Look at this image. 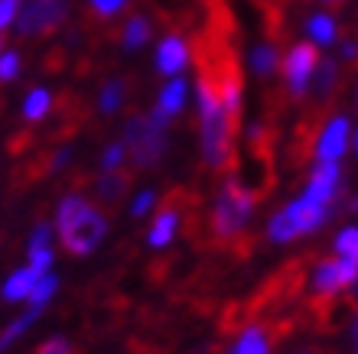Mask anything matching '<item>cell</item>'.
<instances>
[{
    "label": "cell",
    "instance_id": "cell-1",
    "mask_svg": "<svg viewBox=\"0 0 358 354\" xmlns=\"http://www.w3.org/2000/svg\"><path fill=\"white\" fill-rule=\"evenodd\" d=\"M189 56L196 62L199 153L212 172H225L235 163L245 78L235 52V17H228L222 0L208 13V27L196 33Z\"/></svg>",
    "mask_w": 358,
    "mask_h": 354
},
{
    "label": "cell",
    "instance_id": "cell-2",
    "mask_svg": "<svg viewBox=\"0 0 358 354\" xmlns=\"http://www.w3.org/2000/svg\"><path fill=\"white\" fill-rule=\"evenodd\" d=\"M52 228H56L59 247L72 257H92L104 241H108V214L101 205L88 198L85 192H66L59 198L56 212H52Z\"/></svg>",
    "mask_w": 358,
    "mask_h": 354
},
{
    "label": "cell",
    "instance_id": "cell-3",
    "mask_svg": "<svg viewBox=\"0 0 358 354\" xmlns=\"http://www.w3.org/2000/svg\"><path fill=\"white\" fill-rule=\"evenodd\" d=\"M257 208V192L251 186H245L241 179H225L222 189L212 198L208 208V228L215 234V241H238L241 234L251 228Z\"/></svg>",
    "mask_w": 358,
    "mask_h": 354
},
{
    "label": "cell",
    "instance_id": "cell-4",
    "mask_svg": "<svg viewBox=\"0 0 358 354\" xmlns=\"http://www.w3.org/2000/svg\"><path fill=\"white\" fill-rule=\"evenodd\" d=\"M332 212H336V208L316 205V202H310V198L296 196L267 218L264 234H267V241H271L273 247H290V244L303 241V237L320 234L322 228L329 224Z\"/></svg>",
    "mask_w": 358,
    "mask_h": 354
},
{
    "label": "cell",
    "instance_id": "cell-5",
    "mask_svg": "<svg viewBox=\"0 0 358 354\" xmlns=\"http://www.w3.org/2000/svg\"><path fill=\"white\" fill-rule=\"evenodd\" d=\"M124 147H127V159L137 169H153L160 166L166 149H170V127L160 124L153 114H134L124 124Z\"/></svg>",
    "mask_w": 358,
    "mask_h": 354
},
{
    "label": "cell",
    "instance_id": "cell-6",
    "mask_svg": "<svg viewBox=\"0 0 358 354\" xmlns=\"http://www.w3.org/2000/svg\"><path fill=\"white\" fill-rule=\"evenodd\" d=\"M358 289V263L345 257H322L310 270V293L320 299H339Z\"/></svg>",
    "mask_w": 358,
    "mask_h": 354
},
{
    "label": "cell",
    "instance_id": "cell-7",
    "mask_svg": "<svg viewBox=\"0 0 358 354\" xmlns=\"http://www.w3.org/2000/svg\"><path fill=\"white\" fill-rule=\"evenodd\" d=\"M320 46L316 43H296V46L287 52L283 59V82H287V91L293 98H303L310 91V82H313V72L320 66Z\"/></svg>",
    "mask_w": 358,
    "mask_h": 354
},
{
    "label": "cell",
    "instance_id": "cell-8",
    "mask_svg": "<svg viewBox=\"0 0 358 354\" xmlns=\"http://www.w3.org/2000/svg\"><path fill=\"white\" fill-rule=\"evenodd\" d=\"M342 189H345V172H342V163H313L310 179L303 182V198H310L316 205H329L336 208V202L342 198Z\"/></svg>",
    "mask_w": 358,
    "mask_h": 354
},
{
    "label": "cell",
    "instance_id": "cell-9",
    "mask_svg": "<svg viewBox=\"0 0 358 354\" xmlns=\"http://www.w3.org/2000/svg\"><path fill=\"white\" fill-rule=\"evenodd\" d=\"M352 147V121L345 114H332L329 121L320 127L313 140V159L316 163H342V156Z\"/></svg>",
    "mask_w": 358,
    "mask_h": 354
},
{
    "label": "cell",
    "instance_id": "cell-10",
    "mask_svg": "<svg viewBox=\"0 0 358 354\" xmlns=\"http://www.w3.org/2000/svg\"><path fill=\"white\" fill-rule=\"evenodd\" d=\"M69 13V0H33L17 20V33L20 36H43L66 20Z\"/></svg>",
    "mask_w": 358,
    "mask_h": 354
},
{
    "label": "cell",
    "instance_id": "cell-11",
    "mask_svg": "<svg viewBox=\"0 0 358 354\" xmlns=\"http://www.w3.org/2000/svg\"><path fill=\"white\" fill-rule=\"evenodd\" d=\"M56 247H59V241H56L52 221H36L27 237V263H33L43 273L56 270Z\"/></svg>",
    "mask_w": 358,
    "mask_h": 354
},
{
    "label": "cell",
    "instance_id": "cell-12",
    "mask_svg": "<svg viewBox=\"0 0 358 354\" xmlns=\"http://www.w3.org/2000/svg\"><path fill=\"white\" fill-rule=\"evenodd\" d=\"M186 98H189V82L182 78V75H173L170 82L160 88V94H157V104L150 108V114L160 124H166V127H170L179 114H182V108H186Z\"/></svg>",
    "mask_w": 358,
    "mask_h": 354
},
{
    "label": "cell",
    "instance_id": "cell-13",
    "mask_svg": "<svg viewBox=\"0 0 358 354\" xmlns=\"http://www.w3.org/2000/svg\"><path fill=\"white\" fill-rule=\"evenodd\" d=\"M43 280V270H36L33 263H20L17 270L7 273V280L0 283V299L3 302H10V306H27L29 293L36 289V283Z\"/></svg>",
    "mask_w": 358,
    "mask_h": 354
},
{
    "label": "cell",
    "instance_id": "cell-14",
    "mask_svg": "<svg viewBox=\"0 0 358 354\" xmlns=\"http://www.w3.org/2000/svg\"><path fill=\"white\" fill-rule=\"evenodd\" d=\"M179 228H182L179 208L166 205V208H160V212H153V224H150V231H147V247H150V251H166V247L176 241Z\"/></svg>",
    "mask_w": 358,
    "mask_h": 354
},
{
    "label": "cell",
    "instance_id": "cell-15",
    "mask_svg": "<svg viewBox=\"0 0 358 354\" xmlns=\"http://www.w3.org/2000/svg\"><path fill=\"white\" fill-rule=\"evenodd\" d=\"M225 354H273V338L261 322H251L231 338Z\"/></svg>",
    "mask_w": 358,
    "mask_h": 354
},
{
    "label": "cell",
    "instance_id": "cell-16",
    "mask_svg": "<svg viewBox=\"0 0 358 354\" xmlns=\"http://www.w3.org/2000/svg\"><path fill=\"white\" fill-rule=\"evenodd\" d=\"M43 316H46L43 309H33V306H23V309H20V316L10 318L7 325H3V332H0V354H10V351H13V348H17L20 341L29 335V328L36 325Z\"/></svg>",
    "mask_w": 358,
    "mask_h": 354
},
{
    "label": "cell",
    "instance_id": "cell-17",
    "mask_svg": "<svg viewBox=\"0 0 358 354\" xmlns=\"http://www.w3.org/2000/svg\"><path fill=\"white\" fill-rule=\"evenodd\" d=\"M186 66H189V46L179 36H166L157 46V72L173 78V75H182Z\"/></svg>",
    "mask_w": 358,
    "mask_h": 354
},
{
    "label": "cell",
    "instance_id": "cell-18",
    "mask_svg": "<svg viewBox=\"0 0 358 354\" xmlns=\"http://www.w3.org/2000/svg\"><path fill=\"white\" fill-rule=\"evenodd\" d=\"M94 202H101V205H117L127 198V176L124 172H101V176L94 179Z\"/></svg>",
    "mask_w": 358,
    "mask_h": 354
},
{
    "label": "cell",
    "instance_id": "cell-19",
    "mask_svg": "<svg viewBox=\"0 0 358 354\" xmlns=\"http://www.w3.org/2000/svg\"><path fill=\"white\" fill-rule=\"evenodd\" d=\"M336 82H339V66H336V59H320V66H316L313 82H310V94H316V101H326V98L336 91Z\"/></svg>",
    "mask_w": 358,
    "mask_h": 354
},
{
    "label": "cell",
    "instance_id": "cell-20",
    "mask_svg": "<svg viewBox=\"0 0 358 354\" xmlns=\"http://www.w3.org/2000/svg\"><path fill=\"white\" fill-rule=\"evenodd\" d=\"M52 104H56V98H52V91H49V88H33V91L23 98V121L39 124L43 117H49Z\"/></svg>",
    "mask_w": 358,
    "mask_h": 354
},
{
    "label": "cell",
    "instance_id": "cell-21",
    "mask_svg": "<svg viewBox=\"0 0 358 354\" xmlns=\"http://www.w3.org/2000/svg\"><path fill=\"white\" fill-rule=\"evenodd\" d=\"M127 101V84L121 78H108L101 84V91H98V111L101 114H117Z\"/></svg>",
    "mask_w": 358,
    "mask_h": 354
},
{
    "label": "cell",
    "instance_id": "cell-22",
    "mask_svg": "<svg viewBox=\"0 0 358 354\" xmlns=\"http://www.w3.org/2000/svg\"><path fill=\"white\" fill-rule=\"evenodd\" d=\"M251 68H255V75H261V78H271V75L280 68V52L273 46V39H267V43L251 49Z\"/></svg>",
    "mask_w": 358,
    "mask_h": 354
},
{
    "label": "cell",
    "instance_id": "cell-23",
    "mask_svg": "<svg viewBox=\"0 0 358 354\" xmlns=\"http://www.w3.org/2000/svg\"><path fill=\"white\" fill-rule=\"evenodd\" d=\"M332 253L358 263V221L342 224L339 231L332 234Z\"/></svg>",
    "mask_w": 358,
    "mask_h": 354
},
{
    "label": "cell",
    "instance_id": "cell-24",
    "mask_svg": "<svg viewBox=\"0 0 358 354\" xmlns=\"http://www.w3.org/2000/svg\"><path fill=\"white\" fill-rule=\"evenodd\" d=\"M59 286H62V280H59V273L56 270H49V273H43V280L36 283V289L29 293V299H27V306H33V309H43L46 312L49 309V302L59 296Z\"/></svg>",
    "mask_w": 358,
    "mask_h": 354
},
{
    "label": "cell",
    "instance_id": "cell-25",
    "mask_svg": "<svg viewBox=\"0 0 358 354\" xmlns=\"http://www.w3.org/2000/svg\"><path fill=\"white\" fill-rule=\"evenodd\" d=\"M306 33H310V43H316V46H329V43H336V36H339L336 20L326 17V13H316V17L306 20Z\"/></svg>",
    "mask_w": 358,
    "mask_h": 354
},
{
    "label": "cell",
    "instance_id": "cell-26",
    "mask_svg": "<svg viewBox=\"0 0 358 354\" xmlns=\"http://www.w3.org/2000/svg\"><path fill=\"white\" fill-rule=\"evenodd\" d=\"M150 36H153L150 20L147 17H131L127 20V27H124L121 43H124V49H141V46H147V39Z\"/></svg>",
    "mask_w": 358,
    "mask_h": 354
},
{
    "label": "cell",
    "instance_id": "cell-27",
    "mask_svg": "<svg viewBox=\"0 0 358 354\" xmlns=\"http://www.w3.org/2000/svg\"><path fill=\"white\" fill-rule=\"evenodd\" d=\"M157 205H160V192H157V189H141V192H134L131 202H127V214H131L134 221H141V218L157 212Z\"/></svg>",
    "mask_w": 358,
    "mask_h": 354
},
{
    "label": "cell",
    "instance_id": "cell-28",
    "mask_svg": "<svg viewBox=\"0 0 358 354\" xmlns=\"http://www.w3.org/2000/svg\"><path fill=\"white\" fill-rule=\"evenodd\" d=\"M124 163H127V147H124V140L108 143V147L101 149V159H98L101 172H121Z\"/></svg>",
    "mask_w": 358,
    "mask_h": 354
},
{
    "label": "cell",
    "instance_id": "cell-29",
    "mask_svg": "<svg viewBox=\"0 0 358 354\" xmlns=\"http://www.w3.org/2000/svg\"><path fill=\"white\" fill-rule=\"evenodd\" d=\"M36 354H76V345H72V338H66V335H49L46 341L36 348Z\"/></svg>",
    "mask_w": 358,
    "mask_h": 354
},
{
    "label": "cell",
    "instance_id": "cell-30",
    "mask_svg": "<svg viewBox=\"0 0 358 354\" xmlns=\"http://www.w3.org/2000/svg\"><path fill=\"white\" fill-rule=\"evenodd\" d=\"M20 52H13V49H7V52H0V82H13L20 75Z\"/></svg>",
    "mask_w": 358,
    "mask_h": 354
},
{
    "label": "cell",
    "instance_id": "cell-31",
    "mask_svg": "<svg viewBox=\"0 0 358 354\" xmlns=\"http://www.w3.org/2000/svg\"><path fill=\"white\" fill-rule=\"evenodd\" d=\"M69 159H72V147H59L56 153H52V159H49V169H52V172H62V169L69 166Z\"/></svg>",
    "mask_w": 358,
    "mask_h": 354
},
{
    "label": "cell",
    "instance_id": "cell-32",
    "mask_svg": "<svg viewBox=\"0 0 358 354\" xmlns=\"http://www.w3.org/2000/svg\"><path fill=\"white\" fill-rule=\"evenodd\" d=\"M121 7H124V0H92V10L101 13V17H111V13H117Z\"/></svg>",
    "mask_w": 358,
    "mask_h": 354
},
{
    "label": "cell",
    "instance_id": "cell-33",
    "mask_svg": "<svg viewBox=\"0 0 358 354\" xmlns=\"http://www.w3.org/2000/svg\"><path fill=\"white\" fill-rule=\"evenodd\" d=\"M17 10H20V0H0V29L17 17Z\"/></svg>",
    "mask_w": 358,
    "mask_h": 354
},
{
    "label": "cell",
    "instance_id": "cell-34",
    "mask_svg": "<svg viewBox=\"0 0 358 354\" xmlns=\"http://www.w3.org/2000/svg\"><path fill=\"white\" fill-rule=\"evenodd\" d=\"M358 56V43H345L342 46V59H355Z\"/></svg>",
    "mask_w": 358,
    "mask_h": 354
},
{
    "label": "cell",
    "instance_id": "cell-35",
    "mask_svg": "<svg viewBox=\"0 0 358 354\" xmlns=\"http://www.w3.org/2000/svg\"><path fill=\"white\" fill-rule=\"evenodd\" d=\"M352 338H355V341H358V306H355V312H352Z\"/></svg>",
    "mask_w": 358,
    "mask_h": 354
},
{
    "label": "cell",
    "instance_id": "cell-36",
    "mask_svg": "<svg viewBox=\"0 0 358 354\" xmlns=\"http://www.w3.org/2000/svg\"><path fill=\"white\" fill-rule=\"evenodd\" d=\"M349 212H352V214H358V196H352V202H349Z\"/></svg>",
    "mask_w": 358,
    "mask_h": 354
},
{
    "label": "cell",
    "instance_id": "cell-37",
    "mask_svg": "<svg viewBox=\"0 0 358 354\" xmlns=\"http://www.w3.org/2000/svg\"><path fill=\"white\" fill-rule=\"evenodd\" d=\"M352 147H355V153H358V131H352Z\"/></svg>",
    "mask_w": 358,
    "mask_h": 354
},
{
    "label": "cell",
    "instance_id": "cell-38",
    "mask_svg": "<svg viewBox=\"0 0 358 354\" xmlns=\"http://www.w3.org/2000/svg\"><path fill=\"white\" fill-rule=\"evenodd\" d=\"M293 354H316V351H293Z\"/></svg>",
    "mask_w": 358,
    "mask_h": 354
},
{
    "label": "cell",
    "instance_id": "cell-39",
    "mask_svg": "<svg viewBox=\"0 0 358 354\" xmlns=\"http://www.w3.org/2000/svg\"><path fill=\"white\" fill-rule=\"evenodd\" d=\"M326 3H339V0H326Z\"/></svg>",
    "mask_w": 358,
    "mask_h": 354
},
{
    "label": "cell",
    "instance_id": "cell-40",
    "mask_svg": "<svg viewBox=\"0 0 358 354\" xmlns=\"http://www.w3.org/2000/svg\"><path fill=\"white\" fill-rule=\"evenodd\" d=\"M352 354H358V341H355V351H352Z\"/></svg>",
    "mask_w": 358,
    "mask_h": 354
},
{
    "label": "cell",
    "instance_id": "cell-41",
    "mask_svg": "<svg viewBox=\"0 0 358 354\" xmlns=\"http://www.w3.org/2000/svg\"><path fill=\"white\" fill-rule=\"evenodd\" d=\"M355 101H358V91H355Z\"/></svg>",
    "mask_w": 358,
    "mask_h": 354
},
{
    "label": "cell",
    "instance_id": "cell-42",
    "mask_svg": "<svg viewBox=\"0 0 358 354\" xmlns=\"http://www.w3.org/2000/svg\"><path fill=\"white\" fill-rule=\"evenodd\" d=\"M0 46H3V39H0Z\"/></svg>",
    "mask_w": 358,
    "mask_h": 354
}]
</instances>
